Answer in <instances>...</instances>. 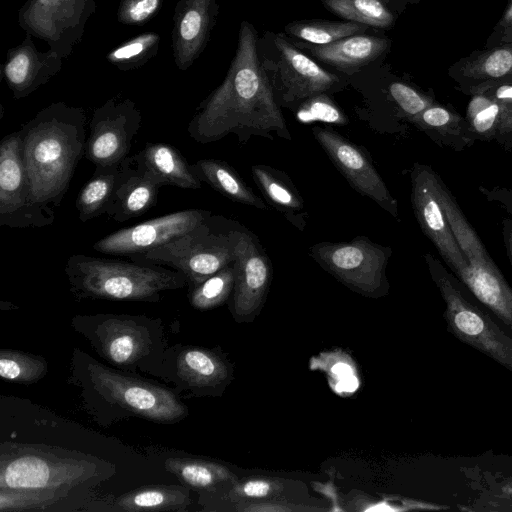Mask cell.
I'll use <instances>...</instances> for the list:
<instances>
[{
  "mask_svg": "<svg viewBox=\"0 0 512 512\" xmlns=\"http://www.w3.org/2000/svg\"><path fill=\"white\" fill-rule=\"evenodd\" d=\"M257 34L247 21L240 25L235 56L222 82L198 107L189 122L190 137L202 144L234 134L291 140L284 116L257 54Z\"/></svg>",
  "mask_w": 512,
  "mask_h": 512,
  "instance_id": "obj_1",
  "label": "cell"
},
{
  "mask_svg": "<svg viewBox=\"0 0 512 512\" xmlns=\"http://www.w3.org/2000/svg\"><path fill=\"white\" fill-rule=\"evenodd\" d=\"M86 115L64 102L40 110L19 130L34 204L52 222L86 146Z\"/></svg>",
  "mask_w": 512,
  "mask_h": 512,
  "instance_id": "obj_2",
  "label": "cell"
},
{
  "mask_svg": "<svg viewBox=\"0 0 512 512\" xmlns=\"http://www.w3.org/2000/svg\"><path fill=\"white\" fill-rule=\"evenodd\" d=\"M64 271L77 299L158 302L162 292L187 284L182 273L164 265L84 254L70 256Z\"/></svg>",
  "mask_w": 512,
  "mask_h": 512,
  "instance_id": "obj_3",
  "label": "cell"
},
{
  "mask_svg": "<svg viewBox=\"0 0 512 512\" xmlns=\"http://www.w3.org/2000/svg\"><path fill=\"white\" fill-rule=\"evenodd\" d=\"M424 260L444 300L447 329L512 372V336L477 304L466 286L440 260L430 253L424 255Z\"/></svg>",
  "mask_w": 512,
  "mask_h": 512,
  "instance_id": "obj_4",
  "label": "cell"
},
{
  "mask_svg": "<svg viewBox=\"0 0 512 512\" xmlns=\"http://www.w3.org/2000/svg\"><path fill=\"white\" fill-rule=\"evenodd\" d=\"M212 214L180 237L131 260L160 264L182 273L189 287L197 285L234 261L233 228Z\"/></svg>",
  "mask_w": 512,
  "mask_h": 512,
  "instance_id": "obj_5",
  "label": "cell"
},
{
  "mask_svg": "<svg viewBox=\"0 0 512 512\" xmlns=\"http://www.w3.org/2000/svg\"><path fill=\"white\" fill-rule=\"evenodd\" d=\"M2 444L0 488L71 489L96 476V464L35 446Z\"/></svg>",
  "mask_w": 512,
  "mask_h": 512,
  "instance_id": "obj_6",
  "label": "cell"
},
{
  "mask_svg": "<svg viewBox=\"0 0 512 512\" xmlns=\"http://www.w3.org/2000/svg\"><path fill=\"white\" fill-rule=\"evenodd\" d=\"M159 319L116 314L77 315L72 326L84 335L96 352L123 368L140 366L160 348Z\"/></svg>",
  "mask_w": 512,
  "mask_h": 512,
  "instance_id": "obj_7",
  "label": "cell"
},
{
  "mask_svg": "<svg viewBox=\"0 0 512 512\" xmlns=\"http://www.w3.org/2000/svg\"><path fill=\"white\" fill-rule=\"evenodd\" d=\"M308 254L325 271L352 291L370 298L389 292L386 275L392 254L390 247L359 236L349 242H320Z\"/></svg>",
  "mask_w": 512,
  "mask_h": 512,
  "instance_id": "obj_8",
  "label": "cell"
},
{
  "mask_svg": "<svg viewBox=\"0 0 512 512\" xmlns=\"http://www.w3.org/2000/svg\"><path fill=\"white\" fill-rule=\"evenodd\" d=\"M88 382L104 398L136 416L160 423L185 418L187 407L170 390L123 374L88 357Z\"/></svg>",
  "mask_w": 512,
  "mask_h": 512,
  "instance_id": "obj_9",
  "label": "cell"
},
{
  "mask_svg": "<svg viewBox=\"0 0 512 512\" xmlns=\"http://www.w3.org/2000/svg\"><path fill=\"white\" fill-rule=\"evenodd\" d=\"M95 10L94 0H28L19 12V24L63 58L80 41Z\"/></svg>",
  "mask_w": 512,
  "mask_h": 512,
  "instance_id": "obj_10",
  "label": "cell"
},
{
  "mask_svg": "<svg viewBox=\"0 0 512 512\" xmlns=\"http://www.w3.org/2000/svg\"><path fill=\"white\" fill-rule=\"evenodd\" d=\"M141 121L142 115L135 102L109 99L93 112L85 157L96 167L119 165L129 156Z\"/></svg>",
  "mask_w": 512,
  "mask_h": 512,
  "instance_id": "obj_11",
  "label": "cell"
},
{
  "mask_svg": "<svg viewBox=\"0 0 512 512\" xmlns=\"http://www.w3.org/2000/svg\"><path fill=\"white\" fill-rule=\"evenodd\" d=\"M52 223L32 200L20 132H13L0 144V225L42 228Z\"/></svg>",
  "mask_w": 512,
  "mask_h": 512,
  "instance_id": "obj_12",
  "label": "cell"
},
{
  "mask_svg": "<svg viewBox=\"0 0 512 512\" xmlns=\"http://www.w3.org/2000/svg\"><path fill=\"white\" fill-rule=\"evenodd\" d=\"M232 235L235 281L230 310L236 321H251L266 299L271 262L253 234L233 229Z\"/></svg>",
  "mask_w": 512,
  "mask_h": 512,
  "instance_id": "obj_13",
  "label": "cell"
},
{
  "mask_svg": "<svg viewBox=\"0 0 512 512\" xmlns=\"http://www.w3.org/2000/svg\"><path fill=\"white\" fill-rule=\"evenodd\" d=\"M210 215L201 209L176 211L106 235L93 244V249L128 257L144 254L180 237Z\"/></svg>",
  "mask_w": 512,
  "mask_h": 512,
  "instance_id": "obj_14",
  "label": "cell"
},
{
  "mask_svg": "<svg viewBox=\"0 0 512 512\" xmlns=\"http://www.w3.org/2000/svg\"><path fill=\"white\" fill-rule=\"evenodd\" d=\"M436 172L426 164L415 163L410 171L411 203L425 236L436 247L449 270L457 274L469 262L452 234L435 190Z\"/></svg>",
  "mask_w": 512,
  "mask_h": 512,
  "instance_id": "obj_15",
  "label": "cell"
},
{
  "mask_svg": "<svg viewBox=\"0 0 512 512\" xmlns=\"http://www.w3.org/2000/svg\"><path fill=\"white\" fill-rule=\"evenodd\" d=\"M312 133L337 169L350 185L395 218L398 203L365 150L330 128L314 127Z\"/></svg>",
  "mask_w": 512,
  "mask_h": 512,
  "instance_id": "obj_16",
  "label": "cell"
},
{
  "mask_svg": "<svg viewBox=\"0 0 512 512\" xmlns=\"http://www.w3.org/2000/svg\"><path fill=\"white\" fill-rule=\"evenodd\" d=\"M274 42L279 56L283 98L286 101L304 102L311 97L325 94L339 83L336 75L300 52L281 34L276 35Z\"/></svg>",
  "mask_w": 512,
  "mask_h": 512,
  "instance_id": "obj_17",
  "label": "cell"
},
{
  "mask_svg": "<svg viewBox=\"0 0 512 512\" xmlns=\"http://www.w3.org/2000/svg\"><path fill=\"white\" fill-rule=\"evenodd\" d=\"M218 12L216 0H180L172 32L176 66L187 70L205 48Z\"/></svg>",
  "mask_w": 512,
  "mask_h": 512,
  "instance_id": "obj_18",
  "label": "cell"
},
{
  "mask_svg": "<svg viewBox=\"0 0 512 512\" xmlns=\"http://www.w3.org/2000/svg\"><path fill=\"white\" fill-rule=\"evenodd\" d=\"M161 188L136 155L128 156L119 164L106 215L120 223L139 217L156 205Z\"/></svg>",
  "mask_w": 512,
  "mask_h": 512,
  "instance_id": "obj_19",
  "label": "cell"
},
{
  "mask_svg": "<svg viewBox=\"0 0 512 512\" xmlns=\"http://www.w3.org/2000/svg\"><path fill=\"white\" fill-rule=\"evenodd\" d=\"M62 67V57L53 50L40 52L27 33L25 40L7 54L3 74L15 99L30 95L47 83Z\"/></svg>",
  "mask_w": 512,
  "mask_h": 512,
  "instance_id": "obj_20",
  "label": "cell"
},
{
  "mask_svg": "<svg viewBox=\"0 0 512 512\" xmlns=\"http://www.w3.org/2000/svg\"><path fill=\"white\" fill-rule=\"evenodd\" d=\"M454 275L512 336V288L497 265L471 262Z\"/></svg>",
  "mask_w": 512,
  "mask_h": 512,
  "instance_id": "obj_21",
  "label": "cell"
},
{
  "mask_svg": "<svg viewBox=\"0 0 512 512\" xmlns=\"http://www.w3.org/2000/svg\"><path fill=\"white\" fill-rule=\"evenodd\" d=\"M448 76L455 89L466 94L470 89L512 78V42L475 50L453 63Z\"/></svg>",
  "mask_w": 512,
  "mask_h": 512,
  "instance_id": "obj_22",
  "label": "cell"
},
{
  "mask_svg": "<svg viewBox=\"0 0 512 512\" xmlns=\"http://www.w3.org/2000/svg\"><path fill=\"white\" fill-rule=\"evenodd\" d=\"M304 47L319 61L346 71L368 65L380 57L389 49L390 40L360 33L329 44Z\"/></svg>",
  "mask_w": 512,
  "mask_h": 512,
  "instance_id": "obj_23",
  "label": "cell"
},
{
  "mask_svg": "<svg viewBox=\"0 0 512 512\" xmlns=\"http://www.w3.org/2000/svg\"><path fill=\"white\" fill-rule=\"evenodd\" d=\"M440 147L460 152L474 144L465 116L451 105L435 102L410 120Z\"/></svg>",
  "mask_w": 512,
  "mask_h": 512,
  "instance_id": "obj_24",
  "label": "cell"
},
{
  "mask_svg": "<svg viewBox=\"0 0 512 512\" xmlns=\"http://www.w3.org/2000/svg\"><path fill=\"white\" fill-rule=\"evenodd\" d=\"M146 171L163 187L199 189L201 181L193 173L191 164L177 148L166 143L148 142L135 154Z\"/></svg>",
  "mask_w": 512,
  "mask_h": 512,
  "instance_id": "obj_25",
  "label": "cell"
},
{
  "mask_svg": "<svg viewBox=\"0 0 512 512\" xmlns=\"http://www.w3.org/2000/svg\"><path fill=\"white\" fill-rule=\"evenodd\" d=\"M175 373L185 388L200 392L222 384L228 378L229 369L217 353L196 346H185L177 354Z\"/></svg>",
  "mask_w": 512,
  "mask_h": 512,
  "instance_id": "obj_26",
  "label": "cell"
},
{
  "mask_svg": "<svg viewBox=\"0 0 512 512\" xmlns=\"http://www.w3.org/2000/svg\"><path fill=\"white\" fill-rule=\"evenodd\" d=\"M252 176L268 202L284 213L299 229L305 226L302 217L304 202L289 177L270 166L257 164L251 169Z\"/></svg>",
  "mask_w": 512,
  "mask_h": 512,
  "instance_id": "obj_27",
  "label": "cell"
},
{
  "mask_svg": "<svg viewBox=\"0 0 512 512\" xmlns=\"http://www.w3.org/2000/svg\"><path fill=\"white\" fill-rule=\"evenodd\" d=\"M434 185L450 230L468 262L484 264L494 262L473 227L467 221L455 197L437 173L435 174Z\"/></svg>",
  "mask_w": 512,
  "mask_h": 512,
  "instance_id": "obj_28",
  "label": "cell"
},
{
  "mask_svg": "<svg viewBox=\"0 0 512 512\" xmlns=\"http://www.w3.org/2000/svg\"><path fill=\"white\" fill-rule=\"evenodd\" d=\"M193 173L201 182H206L225 197L258 209L266 205L242 180L238 173L225 161L200 159L191 164Z\"/></svg>",
  "mask_w": 512,
  "mask_h": 512,
  "instance_id": "obj_29",
  "label": "cell"
},
{
  "mask_svg": "<svg viewBox=\"0 0 512 512\" xmlns=\"http://www.w3.org/2000/svg\"><path fill=\"white\" fill-rule=\"evenodd\" d=\"M191 503L189 489L176 485H152L132 490L118 497L116 509L127 512L185 511Z\"/></svg>",
  "mask_w": 512,
  "mask_h": 512,
  "instance_id": "obj_30",
  "label": "cell"
},
{
  "mask_svg": "<svg viewBox=\"0 0 512 512\" xmlns=\"http://www.w3.org/2000/svg\"><path fill=\"white\" fill-rule=\"evenodd\" d=\"M118 168L119 165L96 167L76 198L75 207L80 221L87 222L106 214L113 196Z\"/></svg>",
  "mask_w": 512,
  "mask_h": 512,
  "instance_id": "obj_31",
  "label": "cell"
},
{
  "mask_svg": "<svg viewBox=\"0 0 512 512\" xmlns=\"http://www.w3.org/2000/svg\"><path fill=\"white\" fill-rule=\"evenodd\" d=\"M165 468L191 488L210 489L235 481L233 473L224 465L203 459L171 457Z\"/></svg>",
  "mask_w": 512,
  "mask_h": 512,
  "instance_id": "obj_32",
  "label": "cell"
},
{
  "mask_svg": "<svg viewBox=\"0 0 512 512\" xmlns=\"http://www.w3.org/2000/svg\"><path fill=\"white\" fill-rule=\"evenodd\" d=\"M327 10L356 23L376 28H390L397 16L384 0H321Z\"/></svg>",
  "mask_w": 512,
  "mask_h": 512,
  "instance_id": "obj_33",
  "label": "cell"
},
{
  "mask_svg": "<svg viewBox=\"0 0 512 512\" xmlns=\"http://www.w3.org/2000/svg\"><path fill=\"white\" fill-rule=\"evenodd\" d=\"M508 104L475 94L467 105L465 119L474 141H495Z\"/></svg>",
  "mask_w": 512,
  "mask_h": 512,
  "instance_id": "obj_34",
  "label": "cell"
},
{
  "mask_svg": "<svg viewBox=\"0 0 512 512\" xmlns=\"http://www.w3.org/2000/svg\"><path fill=\"white\" fill-rule=\"evenodd\" d=\"M367 28L366 25L352 21L302 20L286 25L285 33L297 40L324 45L363 33Z\"/></svg>",
  "mask_w": 512,
  "mask_h": 512,
  "instance_id": "obj_35",
  "label": "cell"
},
{
  "mask_svg": "<svg viewBox=\"0 0 512 512\" xmlns=\"http://www.w3.org/2000/svg\"><path fill=\"white\" fill-rule=\"evenodd\" d=\"M234 281V266L231 263L201 283L189 287L191 306L198 310H209L222 305L233 292Z\"/></svg>",
  "mask_w": 512,
  "mask_h": 512,
  "instance_id": "obj_36",
  "label": "cell"
},
{
  "mask_svg": "<svg viewBox=\"0 0 512 512\" xmlns=\"http://www.w3.org/2000/svg\"><path fill=\"white\" fill-rule=\"evenodd\" d=\"M48 370L46 360L25 352L1 349V378L18 383H34L45 376Z\"/></svg>",
  "mask_w": 512,
  "mask_h": 512,
  "instance_id": "obj_37",
  "label": "cell"
},
{
  "mask_svg": "<svg viewBox=\"0 0 512 512\" xmlns=\"http://www.w3.org/2000/svg\"><path fill=\"white\" fill-rule=\"evenodd\" d=\"M159 42L158 34L144 33L115 48L107 59L122 71L135 69L156 55Z\"/></svg>",
  "mask_w": 512,
  "mask_h": 512,
  "instance_id": "obj_38",
  "label": "cell"
},
{
  "mask_svg": "<svg viewBox=\"0 0 512 512\" xmlns=\"http://www.w3.org/2000/svg\"><path fill=\"white\" fill-rule=\"evenodd\" d=\"M65 489L0 488V511L44 509L66 494Z\"/></svg>",
  "mask_w": 512,
  "mask_h": 512,
  "instance_id": "obj_39",
  "label": "cell"
},
{
  "mask_svg": "<svg viewBox=\"0 0 512 512\" xmlns=\"http://www.w3.org/2000/svg\"><path fill=\"white\" fill-rule=\"evenodd\" d=\"M389 94L400 115L408 122L436 102L433 94L401 81L390 84Z\"/></svg>",
  "mask_w": 512,
  "mask_h": 512,
  "instance_id": "obj_40",
  "label": "cell"
},
{
  "mask_svg": "<svg viewBox=\"0 0 512 512\" xmlns=\"http://www.w3.org/2000/svg\"><path fill=\"white\" fill-rule=\"evenodd\" d=\"M284 489L283 484L271 478H250L236 483L229 491L228 498L236 503H248L278 496Z\"/></svg>",
  "mask_w": 512,
  "mask_h": 512,
  "instance_id": "obj_41",
  "label": "cell"
},
{
  "mask_svg": "<svg viewBox=\"0 0 512 512\" xmlns=\"http://www.w3.org/2000/svg\"><path fill=\"white\" fill-rule=\"evenodd\" d=\"M299 117L306 121L320 120L337 125H346L348 122L346 116L326 94H320L302 102Z\"/></svg>",
  "mask_w": 512,
  "mask_h": 512,
  "instance_id": "obj_42",
  "label": "cell"
},
{
  "mask_svg": "<svg viewBox=\"0 0 512 512\" xmlns=\"http://www.w3.org/2000/svg\"><path fill=\"white\" fill-rule=\"evenodd\" d=\"M162 1L163 0H121L117 11L118 20L123 24L141 25L158 11Z\"/></svg>",
  "mask_w": 512,
  "mask_h": 512,
  "instance_id": "obj_43",
  "label": "cell"
},
{
  "mask_svg": "<svg viewBox=\"0 0 512 512\" xmlns=\"http://www.w3.org/2000/svg\"><path fill=\"white\" fill-rule=\"evenodd\" d=\"M482 94L493 100L512 105V78L470 89L465 95Z\"/></svg>",
  "mask_w": 512,
  "mask_h": 512,
  "instance_id": "obj_44",
  "label": "cell"
},
{
  "mask_svg": "<svg viewBox=\"0 0 512 512\" xmlns=\"http://www.w3.org/2000/svg\"><path fill=\"white\" fill-rule=\"evenodd\" d=\"M479 192L491 203L497 204L512 216V189L501 186L485 187L480 185Z\"/></svg>",
  "mask_w": 512,
  "mask_h": 512,
  "instance_id": "obj_45",
  "label": "cell"
},
{
  "mask_svg": "<svg viewBox=\"0 0 512 512\" xmlns=\"http://www.w3.org/2000/svg\"><path fill=\"white\" fill-rule=\"evenodd\" d=\"M512 26V0H508L505 9L488 36L484 48L494 47L500 34Z\"/></svg>",
  "mask_w": 512,
  "mask_h": 512,
  "instance_id": "obj_46",
  "label": "cell"
},
{
  "mask_svg": "<svg viewBox=\"0 0 512 512\" xmlns=\"http://www.w3.org/2000/svg\"><path fill=\"white\" fill-rule=\"evenodd\" d=\"M495 141L504 149H512V105L508 104L507 111L500 125Z\"/></svg>",
  "mask_w": 512,
  "mask_h": 512,
  "instance_id": "obj_47",
  "label": "cell"
},
{
  "mask_svg": "<svg viewBox=\"0 0 512 512\" xmlns=\"http://www.w3.org/2000/svg\"><path fill=\"white\" fill-rule=\"evenodd\" d=\"M502 236L507 256L512 265V218H505L502 221Z\"/></svg>",
  "mask_w": 512,
  "mask_h": 512,
  "instance_id": "obj_48",
  "label": "cell"
},
{
  "mask_svg": "<svg viewBox=\"0 0 512 512\" xmlns=\"http://www.w3.org/2000/svg\"><path fill=\"white\" fill-rule=\"evenodd\" d=\"M512 42V26L504 30L498 37L495 46Z\"/></svg>",
  "mask_w": 512,
  "mask_h": 512,
  "instance_id": "obj_49",
  "label": "cell"
},
{
  "mask_svg": "<svg viewBox=\"0 0 512 512\" xmlns=\"http://www.w3.org/2000/svg\"><path fill=\"white\" fill-rule=\"evenodd\" d=\"M411 1V0H410ZM415 1V0H414Z\"/></svg>",
  "mask_w": 512,
  "mask_h": 512,
  "instance_id": "obj_50",
  "label": "cell"
},
{
  "mask_svg": "<svg viewBox=\"0 0 512 512\" xmlns=\"http://www.w3.org/2000/svg\"><path fill=\"white\" fill-rule=\"evenodd\" d=\"M512 266V265H511Z\"/></svg>",
  "mask_w": 512,
  "mask_h": 512,
  "instance_id": "obj_51",
  "label": "cell"
}]
</instances>
